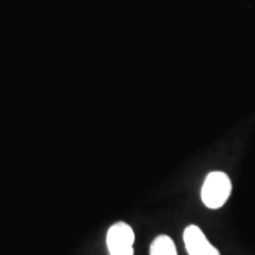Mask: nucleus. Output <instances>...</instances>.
<instances>
[{
  "instance_id": "2",
  "label": "nucleus",
  "mask_w": 255,
  "mask_h": 255,
  "mask_svg": "<svg viewBox=\"0 0 255 255\" xmlns=\"http://www.w3.org/2000/svg\"><path fill=\"white\" fill-rule=\"evenodd\" d=\"M135 233L126 222H117L108 231L107 245L110 255H133Z\"/></svg>"
},
{
  "instance_id": "1",
  "label": "nucleus",
  "mask_w": 255,
  "mask_h": 255,
  "mask_svg": "<svg viewBox=\"0 0 255 255\" xmlns=\"http://www.w3.org/2000/svg\"><path fill=\"white\" fill-rule=\"evenodd\" d=\"M232 194V181L226 173L212 171L207 175L201 190L203 205L209 209H219Z\"/></svg>"
},
{
  "instance_id": "4",
  "label": "nucleus",
  "mask_w": 255,
  "mask_h": 255,
  "mask_svg": "<svg viewBox=\"0 0 255 255\" xmlns=\"http://www.w3.org/2000/svg\"><path fill=\"white\" fill-rule=\"evenodd\" d=\"M150 255H177L173 239L168 235H159L151 242Z\"/></svg>"
},
{
  "instance_id": "3",
  "label": "nucleus",
  "mask_w": 255,
  "mask_h": 255,
  "mask_svg": "<svg viewBox=\"0 0 255 255\" xmlns=\"http://www.w3.org/2000/svg\"><path fill=\"white\" fill-rule=\"evenodd\" d=\"M183 241L189 255H221L208 241L205 233L195 225H190L184 229Z\"/></svg>"
}]
</instances>
